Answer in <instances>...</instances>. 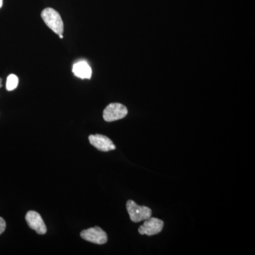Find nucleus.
<instances>
[{
	"mask_svg": "<svg viewBox=\"0 0 255 255\" xmlns=\"http://www.w3.org/2000/svg\"><path fill=\"white\" fill-rule=\"evenodd\" d=\"M6 222L4 219L0 217V235L2 234L4 232L5 229H6Z\"/></svg>",
	"mask_w": 255,
	"mask_h": 255,
	"instance_id": "10",
	"label": "nucleus"
},
{
	"mask_svg": "<svg viewBox=\"0 0 255 255\" xmlns=\"http://www.w3.org/2000/svg\"><path fill=\"white\" fill-rule=\"evenodd\" d=\"M127 209L130 220L134 223L145 221L152 216V210L150 208L137 205L136 203L132 200L127 201Z\"/></svg>",
	"mask_w": 255,
	"mask_h": 255,
	"instance_id": "2",
	"label": "nucleus"
},
{
	"mask_svg": "<svg viewBox=\"0 0 255 255\" xmlns=\"http://www.w3.org/2000/svg\"><path fill=\"white\" fill-rule=\"evenodd\" d=\"M1 82H2V79L0 78V88L2 87V84H1Z\"/></svg>",
	"mask_w": 255,
	"mask_h": 255,
	"instance_id": "11",
	"label": "nucleus"
},
{
	"mask_svg": "<svg viewBox=\"0 0 255 255\" xmlns=\"http://www.w3.org/2000/svg\"><path fill=\"white\" fill-rule=\"evenodd\" d=\"M128 109L120 103L110 104L103 112L104 120L107 122H115L127 117Z\"/></svg>",
	"mask_w": 255,
	"mask_h": 255,
	"instance_id": "3",
	"label": "nucleus"
},
{
	"mask_svg": "<svg viewBox=\"0 0 255 255\" xmlns=\"http://www.w3.org/2000/svg\"><path fill=\"white\" fill-rule=\"evenodd\" d=\"M80 236L85 241L97 245H104L108 241L107 233L99 226L84 230L80 233Z\"/></svg>",
	"mask_w": 255,
	"mask_h": 255,
	"instance_id": "4",
	"label": "nucleus"
},
{
	"mask_svg": "<svg viewBox=\"0 0 255 255\" xmlns=\"http://www.w3.org/2000/svg\"><path fill=\"white\" fill-rule=\"evenodd\" d=\"M58 36H59L60 38H61V39H62V38H63V34H59V35H58Z\"/></svg>",
	"mask_w": 255,
	"mask_h": 255,
	"instance_id": "13",
	"label": "nucleus"
},
{
	"mask_svg": "<svg viewBox=\"0 0 255 255\" xmlns=\"http://www.w3.org/2000/svg\"><path fill=\"white\" fill-rule=\"evenodd\" d=\"M2 4H3V0H0V8H1V6H2Z\"/></svg>",
	"mask_w": 255,
	"mask_h": 255,
	"instance_id": "12",
	"label": "nucleus"
},
{
	"mask_svg": "<svg viewBox=\"0 0 255 255\" xmlns=\"http://www.w3.org/2000/svg\"><path fill=\"white\" fill-rule=\"evenodd\" d=\"M138 228V233L143 236H152L159 234L164 227V222L157 218H149Z\"/></svg>",
	"mask_w": 255,
	"mask_h": 255,
	"instance_id": "5",
	"label": "nucleus"
},
{
	"mask_svg": "<svg viewBox=\"0 0 255 255\" xmlns=\"http://www.w3.org/2000/svg\"><path fill=\"white\" fill-rule=\"evenodd\" d=\"M41 18L49 27L56 34H63L64 23L59 13L53 8H46L41 12Z\"/></svg>",
	"mask_w": 255,
	"mask_h": 255,
	"instance_id": "1",
	"label": "nucleus"
},
{
	"mask_svg": "<svg viewBox=\"0 0 255 255\" xmlns=\"http://www.w3.org/2000/svg\"><path fill=\"white\" fill-rule=\"evenodd\" d=\"M75 76L81 79H90L92 77V68L87 62L80 61L75 63L73 68Z\"/></svg>",
	"mask_w": 255,
	"mask_h": 255,
	"instance_id": "8",
	"label": "nucleus"
},
{
	"mask_svg": "<svg viewBox=\"0 0 255 255\" xmlns=\"http://www.w3.org/2000/svg\"><path fill=\"white\" fill-rule=\"evenodd\" d=\"M26 223L28 227L36 231L37 234L44 235L47 232V228L41 215L34 211H30L26 215Z\"/></svg>",
	"mask_w": 255,
	"mask_h": 255,
	"instance_id": "6",
	"label": "nucleus"
},
{
	"mask_svg": "<svg viewBox=\"0 0 255 255\" xmlns=\"http://www.w3.org/2000/svg\"><path fill=\"white\" fill-rule=\"evenodd\" d=\"M18 78L14 74H11L6 79V88L8 91H13L18 86Z\"/></svg>",
	"mask_w": 255,
	"mask_h": 255,
	"instance_id": "9",
	"label": "nucleus"
},
{
	"mask_svg": "<svg viewBox=\"0 0 255 255\" xmlns=\"http://www.w3.org/2000/svg\"><path fill=\"white\" fill-rule=\"evenodd\" d=\"M90 144L95 147L97 150L102 152H109L116 149V146L113 141L107 136L101 134L90 135L89 136Z\"/></svg>",
	"mask_w": 255,
	"mask_h": 255,
	"instance_id": "7",
	"label": "nucleus"
}]
</instances>
